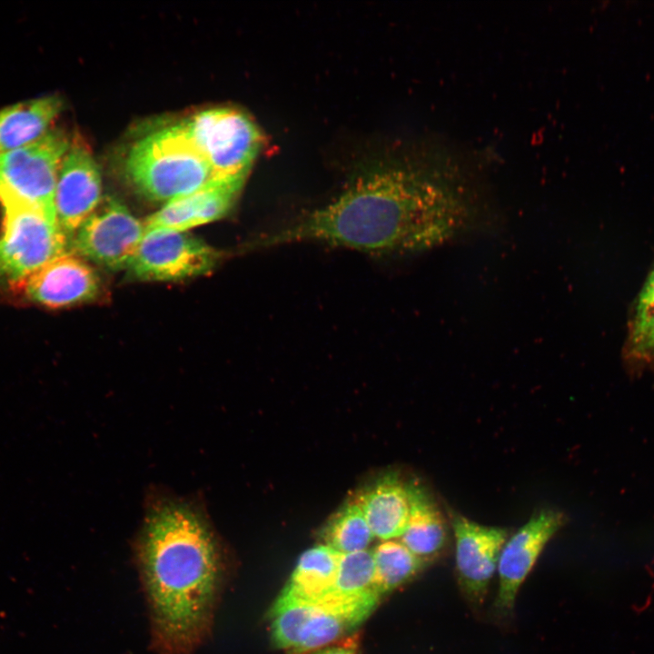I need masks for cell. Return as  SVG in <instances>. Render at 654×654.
<instances>
[{"label":"cell","instance_id":"obj_1","mask_svg":"<svg viewBox=\"0 0 654 654\" xmlns=\"http://www.w3.org/2000/svg\"><path fill=\"white\" fill-rule=\"evenodd\" d=\"M468 218L464 199L446 175L391 167L358 177L261 245L312 242L377 256L413 254L450 241Z\"/></svg>","mask_w":654,"mask_h":654},{"label":"cell","instance_id":"obj_2","mask_svg":"<svg viewBox=\"0 0 654 654\" xmlns=\"http://www.w3.org/2000/svg\"><path fill=\"white\" fill-rule=\"evenodd\" d=\"M137 552L161 647L188 653L208 627L220 576V546L203 506L153 491Z\"/></svg>","mask_w":654,"mask_h":654},{"label":"cell","instance_id":"obj_3","mask_svg":"<svg viewBox=\"0 0 654 654\" xmlns=\"http://www.w3.org/2000/svg\"><path fill=\"white\" fill-rule=\"evenodd\" d=\"M124 172L141 195L165 203L197 190L213 178L208 163L181 123L134 143L125 158Z\"/></svg>","mask_w":654,"mask_h":654},{"label":"cell","instance_id":"obj_4","mask_svg":"<svg viewBox=\"0 0 654 654\" xmlns=\"http://www.w3.org/2000/svg\"><path fill=\"white\" fill-rule=\"evenodd\" d=\"M379 596L309 600L283 589L270 611V630L276 647L304 653L331 643L362 624Z\"/></svg>","mask_w":654,"mask_h":654},{"label":"cell","instance_id":"obj_5","mask_svg":"<svg viewBox=\"0 0 654 654\" xmlns=\"http://www.w3.org/2000/svg\"><path fill=\"white\" fill-rule=\"evenodd\" d=\"M0 275L23 282L65 253L67 237L55 213L0 194Z\"/></svg>","mask_w":654,"mask_h":654},{"label":"cell","instance_id":"obj_6","mask_svg":"<svg viewBox=\"0 0 654 654\" xmlns=\"http://www.w3.org/2000/svg\"><path fill=\"white\" fill-rule=\"evenodd\" d=\"M181 124L213 178L248 175L263 140L249 116L236 109L216 107L200 111Z\"/></svg>","mask_w":654,"mask_h":654},{"label":"cell","instance_id":"obj_7","mask_svg":"<svg viewBox=\"0 0 654 654\" xmlns=\"http://www.w3.org/2000/svg\"><path fill=\"white\" fill-rule=\"evenodd\" d=\"M70 143L64 131L51 128L37 140L0 155V194L54 212L57 173Z\"/></svg>","mask_w":654,"mask_h":654},{"label":"cell","instance_id":"obj_8","mask_svg":"<svg viewBox=\"0 0 654 654\" xmlns=\"http://www.w3.org/2000/svg\"><path fill=\"white\" fill-rule=\"evenodd\" d=\"M221 255L187 232L145 230L128 270L142 281H177L210 272Z\"/></svg>","mask_w":654,"mask_h":654},{"label":"cell","instance_id":"obj_9","mask_svg":"<svg viewBox=\"0 0 654 654\" xmlns=\"http://www.w3.org/2000/svg\"><path fill=\"white\" fill-rule=\"evenodd\" d=\"M145 233L144 223L113 198L102 200L73 235L75 252L107 269H128Z\"/></svg>","mask_w":654,"mask_h":654},{"label":"cell","instance_id":"obj_10","mask_svg":"<svg viewBox=\"0 0 654 654\" xmlns=\"http://www.w3.org/2000/svg\"><path fill=\"white\" fill-rule=\"evenodd\" d=\"M455 541V568L458 583L465 598L474 606L484 602L498 568L508 530L479 524L450 511Z\"/></svg>","mask_w":654,"mask_h":654},{"label":"cell","instance_id":"obj_11","mask_svg":"<svg viewBox=\"0 0 654 654\" xmlns=\"http://www.w3.org/2000/svg\"><path fill=\"white\" fill-rule=\"evenodd\" d=\"M564 524L563 514L544 509L534 514L506 540L498 562L499 586L495 612L507 616L513 610L518 591L547 543Z\"/></svg>","mask_w":654,"mask_h":654},{"label":"cell","instance_id":"obj_12","mask_svg":"<svg viewBox=\"0 0 654 654\" xmlns=\"http://www.w3.org/2000/svg\"><path fill=\"white\" fill-rule=\"evenodd\" d=\"M99 168L88 146L71 140L57 173L54 206L57 223L70 237L102 201Z\"/></svg>","mask_w":654,"mask_h":654},{"label":"cell","instance_id":"obj_13","mask_svg":"<svg viewBox=\"0 0 654 654\" xmlns=\"http://www.w3.org/2000/svg\"><path fill=\"white\" fill-rule=\"evenodd\" d=\"M247 174L213 178L197 190L172 200L150 215L145 230H188L224 217L237 202Z\"/></svg>","mask_w":654,"mask_h":654},{"label":"cell","instance_id":"obj_14","mask_svg":"<svg viewBox=\"0 0 654 654\" xmlns=\"http://www.w3.org/2000/svg\"><path fill=\"white\" fill-rule=\"evenodd\" d=\"M27 297L50 308H61L94 299L100 291L94 270L79 255L63 253L23 281Z\"/></svg>","mask_w":654,"mask_h":654},{"label":"cell","instance_id":"obj_15","mask_svg":"<svg viewBox=\"0 0 654 654\" xmlns=\"http://www.w3.org/2000/svg\"><path fill=\"white\" fill-rule=\"evenodd\" d=\"M362 510L375 538L399 539L410 517L408 484L392 473L361 490L353 499Z\"/></svg>","mask_w":654,"mask_h":654},{"label":"cell","instance_id":"obj_16","mask_svg":"<svg viewBox=\"0 0 654 654\" xmlns=\"http://www.w3.org/2000/svg\"><path fill=\"white\" fill-rule=\"evenodd\" d=\"M63 108L58 95L17 103L0 111V155L25 146L51 129Z\"/></svg>","mask_w":654,"mask_h":654},{"label":"cell","instance_id":"obj_17","mask_svg":"<svg viewBox=\"0 0 654 654\" xmlns=\"http://www.w3.org/2000/svg\"><path fill=\"white\" fill-rule=\"evenodd\" d=\"M408 490L410 517L399 540L426 562L441 554L447 544L446 521L436 502L421 486L410 483Z\"/></svg>","mask_w":654,"mask_h":654},{"label":"cell","instance_id":"obj_18","mask_svg":"<svg viewBox=\"0 0 654 654\" xmlns=\"http://www.w3.org/2000/svg\"><path fill=\"white\" fill-rule=\"evenodd\" d=\"M341 555L325 544L307 550L301 555L284 589L309 600L328 597L334 587Z\"/></svg>","mask_w":654,"mask_h":654},{"label":"cell","instance_id":"obj_19","mask_svg":"<svg viewBox=\"0 0 654 654\" xmlns=\"http://www.w3.org/2000/svg\"><path fill=\"white\" fill-rule=\"evenodd\" d=\"M372 550L374 587L380 596L409 581L425 564L399 539L382 540Z\"/></svg>","mask_w":654,"mask_h":654},{"label":"cell","instance_id":"obj_20","mask_svg":"<svg viewBox=\"0 0 654 654\" xmlns=\"http://www.w3.org/2000/svg\"><path fill=\"white\" fill-rule=\"evenodd\" d=\"M323 544L341 554L367 550L374 535L357 502L344 503L328 520L322 531Z\"/></svg>","mask_w":654,"mask_h":654},{"label":"cell","instance_id":"obj_21","mask_svg":"<svg viewBox=\"0 0 654 654\" xmlns=\"http://www.w3.org/2000/svg\"><path fill=\"white\" fill-rule=\"evenodd\" d=\"M374 572L372 550L342 554L334 587L328 597L337 599H356L370 595L381 597L374 587Z\"/></svg>","mask_w":654,"mask_h":654},{"label":"cell","instance_id":"obj_22","mask_svg":"<svg viewBox=\"0 0 654 654\" xmlns=\"http://www.w3.org/2000/svg\"><path fill=\"white\" fill-rule=\"evenodd\" d=\"M629 343L633 352L639 356L654 355V312L632 322Z\"/></svg>","mask_w":654,"mask_h":654},{"label":"cell","instance_id":"obj_23","mask_svg":"<svg viewBox=\"0 0 654 654\" xmlns=\"http://www.w3.org/2000/svg\"><path fill=\"white\" fill-rule=\"evenodd\" d=\"M654 312V268L649 272L636 302L633 322L640 321Z\"/></svg>","mask_w":654,"mask_h":654},{"label":"cell","instance_id":"obj_24","mask_svg":"<svg viewBox=\"0 0 654 654\" xmlns=\"http://www.w3.org/2000/svg\"><path fill=\"white\" fill-rule=\"evenodd\" d=\"M313 654H357L356 650L352 647L344 646V647H334L330 649H325L322 650H319Z\"/></svg>","mask_w":654,"mask_h":654}]
</instances>
